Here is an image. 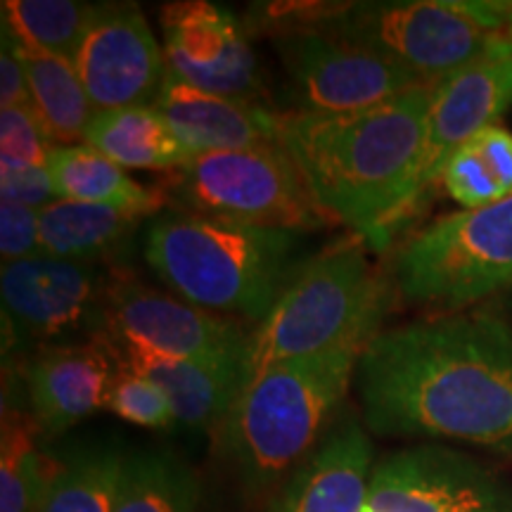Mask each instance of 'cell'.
<instances>
[{"mask_svg": "<svg viewBox=\"0 0 512 512\" xmlns=\"http://www.w3.org/2000/svg\"><path fill=\"white\" fill-rule=\"evenodd\" d=\"M363 422L380 437L460 441L512 458V325L439 316L377 332L356 370Z\"/></svg>", "mask_w": 512, "mask_h": 512, "instance_id": "obj_1", "label": "cell"}, {"mask_svg": "<svg viewBox=\"0 0 512 512\" xmlns=\"http://www.w3.org/2000/svg\"><path fill=\"white\" fill-rule=\"evenodd\" d=\"M434 83L347 114L294 112L280 119V145L332 219L384 249L411 216L415 169Z\"/></svg>", "mask_w": 512, "mask_h": 512, "instance_id": "obj_2", "label": "cell"}, {"mask_svg": "<svg viewBox=\"0 0 512 512\" xmlns=\"http://www.w3.org/2000/svg\"><path fill=\"white\" fill-rule=\"evenodd\" d=\"M299 233L214 219L195 211L157 216L145 230V261L176 297L211 313L261 323L290 283Z\"/></svg>", "mask_w": 512, "mask_h": 512, "instance_id": "obj_3", "label": "cell"}, {"mask_svg": "<svg viewBox=\"0 0 512 512\" xmlns=\"http://www.w3.org/2000/svg\"><path fill=\"white\" fill-rule=\"evenodd\" d=\"M373 337L275 363L240 389L221 425V444L249 489L259 494L309 456Z\"/></svg>", "mask_w": 512, "mask_h": 512, "instance_id": "obj_4", "label": "cell"}, {"mask_svg": "<svg viewBox=\"0 0 512 512\" xmlns=\"http://www.w3.org/2000/svg\"><path fill=\"white\" fill-rule=\"evenodd\" d=\"M387 287L361 240L306 259L249 332L242 387L275 363L316 356L361 335H377Z\"/></svg>", "mask_w": 512, "mask_h": 512, "instance_id": "obj_5", "label": "cell"}, {"mask_svg": "<svg viewBox=\"0 0 512 512\" xmlns=\"http://www.w3.org/2000/svg\"><path fill=\"white\" fill-rule=\"evenodd\" d=\"M406 302L458 311L512 285V195L434 221L396 259Z\"/></svg>", "mask_w": 512, "mask_h": 512, "instance_id": "obj_6", "label": "cell"}, {"mask_svg": "<svg viewBox=\"0 0 512 512\" xmlns=\"http://www.w3.org/2000/svg\"><path fill=\"white\" fill-rule=\"evenodd\" d=\"M323 27L361 43L425 83H439L486 57L510 53V38L477 22L467 0L358 3Z\"/></svg>", "mask_w": 512, "mask_h": 512, "instance_id": "obj_7", "label": "cell"}, {"mask_svg": "<svg viewBox=\"0 0 512 512\" xmlns=\"http://www.w3.org/2000/svg\"><path fill=\"white\" fill-rule=\"evenodd\" d=\"M178 171L181 197L195 214L292 233L335 221L280 143L197 155Z\"/></svg>", "mask_w": 512, "mask_h": 512, "instance_id": "obj_8", "label": "cell"}, {"mask_svg": "<svg viewBox=\"0 0 512 512\" xmlns=\"http://www.w3.org/2000/svg\"><path fill=\"white\" fill-rule=\"evenodd\" d=\"M278 50L297 93L299 112L347 114L377 107L422 86V79L323 24L292 27Z\"/></svg>", "mask_w": 512, "mask_h": 512, "instance_id": "obj_9", "label": "cell"}, {"mask_svg": "<svg viewBox=\"0 0 512 512\" xmlns=\"http://www.w3.org/2000/svg\"><path fill=\"white\" fill-rule=\"evenodd\" d=\"M110 339L174 358L197 361H245L249 335L235 320L216 316L176 294H164L131 275L107 283L105 313Z\"/></svg>", "mask_w": 512, "mask_h": 512, "instance_id": "obj_10", "label": "cell"}, {"mask_svg": "<svg viewBox=\"0 0 512 512\" xmlns=\"http://www.w3.org/2000/svg\"><path fill=\"white\" fill-rule=\"evenodd\" d=\"M363 512H512V486L446 446H415L373 467Z\"/></svg>", "mask_w": 512, "mask_h": 512, "instance_id": "obj_11", "label": "cell"}, {"mask_svg": "<svg viewBox=\"0 0 512 512\" xmlns=\"http://www.w3.org/2000/svg\"><path fill=\"white\" fill-rule=\"evenodd\" d=\"M74 67L95 112L155 107L166 72L164 48L136 5H100Z\"/></svg>", "mask_w": 512, "mask_h": 512, "instance_id": "obj_12", "label": "cell"}, {"mask_svg": "<svg viewBox=\"0 0 512 512\" xmlns=\"http://www.w3.org/2000/svg\"><path fill=\"white\" fill-rule=\"evenodd\" d=\"M162 27L171 74L200 91L256 102L259 64L233 12L207 0L174 3L164 8Z\"/></svg>", "mask_w": 512, "mask_h": 512, "instance_id": "obj_13", "label": "cell"}, {"mask_svg": "<svg viewBox=\"0 0 512 512\" xmlns=\"http://www.w3.org/2000/svg\"><path fill=\"white\" fill-rule=\"evenodd\" d=\"M105 292L95 264L38 254L10 261L0 271L3 313L27 339H57L91 328L105 313Z\"/></svg>", "mask_w": 512, "mask_h": 512, "instance_id": "obj_14", "label": "cell"}, {"mask_svg": "<svg viewBox=\"0 0 512 512\" xmlns=\"http://www.w3.org/2000/svg\"><path fill=\"white\" fill-rule=\"evenodd\" d=\"M510 107L512 50L486 57L434 83L422 152L415 169L411 214L420 207L427 190L439 183L453 152L472 143L489 126L501 124V117Z\"/></svg>", "mask_w": 512, "mask_h": 512, "instance_id": "obj_15", "label": "cell"}, {"mask_svg": "<svg viewBox=\"0 0 512 512\" xmlns=\"http://www.w3.org/2000/svg\"><path fill=\"white\" fill-rule=\"evenodd\" d=\"M107 339L50 347L24 366V382L38 430L60 434L107 406L114 380Z\"/></svg>", "mask_w": 512, "mask_h": 512, "instance_id": "obj_16", "label": "cell"}, {"mask_svg": "<svg viewBox=\"0 0 512 512\" xmlns=\"http://www.w3.org/2000/svg\"><path fill=\"white\" fill-rule=\"evenodd\" d=\"M155 110L166 119L190 157L280 143L283 117L259 102L223 98L192 88L171 72H166Z\"/></svg>", "mask_w": 512, "mask_h": 512, "instance_id": "obj_17", "label": "cell"}, {"mask_svg": "<svg viewBox=\"0 0 512 512\" xmlns=\"http://www.w3.org/2000/svg\"><path fill=\"white\" fill-rule=\"evenodd\" d=\"M373 475V444L354 415L302 460L273 512H363Z\"/></svg>", "mask_w": 512, "mask_h": 512, "instance_id": "obj_18", "label": "cell"}, {"mask_svg": "<svg viewBox=\"0 0 512 512\" xmlns=\"http://www.w3.org/2000/svg\"><path fill=\"white\" fill-rule=\"evenodd\" d=\"M121 366L152 377L174 406L176 425L190 434H207L223 425L242 389V358L197 361V358L162 356L140 347L107 339Z\"/></svg>", "mask_w": 512, "mask_h": 512, "instance_id": "obj_19", "label": "cell"}, {"mask_svg": "<svg viewBox=\"0 0 512 512\" xmlns=\"http://www.w3.org/2000/svg\"><path fill=\"white\" fill-rule=\"evenodd\" d=\"M48 174L57 200L98 204L136 219L157 214L164 204L162 192L136 183L119 164L86 143L53 147Z\"/></svg>", "mask_w": 512, "mask_h": 512, "instance_id": "obj_20", "label": "cell"}, {"mask_svg": "<svg viewBox=\"0 0 512 512\" xmlns=\"http://www.w3.org/2000/svg\"><path fill=\"white\" fill-rule=\"evenodd\" d=\"M83 143L121 169H183L192 159L155 107L95 112Z\"/></svg>", "mask_w": 512, "mask_h": 512, "instance_id": "obj_21", "label": "cell"}, {"mask_svg": "<svg viewBox=\"0 0 512 512\" xmlns=\"http://www.w3.org/2000/svg\"><path fill=\"white\" fill-rule=\"evenodd\" d=\"M15 50L29 81L31 110L36 112L50 143L55 147L72 145L86 138L95 107L83 88L74 60L27 48L17 41Z\"/></svg>", "mask_w": 512, "mask_h": 512, "instance_id": "obj_22", "label": "cell"}, {"mask_svg": "<svg viewBox=\"0 0 512 512\" xmlns=\"http://www.w3.org/2000/svg\"><path fill=\"white\" fill-rule=\"evenodd\" d=\"M43 254L95 264L131 238L140 219L117 209L55 200L38 211Z\"/></svg>", "mask_w": 512, "mask_h": 512, "instance_id": "obj_23", "label": "cell"}, {"mask_svg": "<svg viewBox=\"0 0 512 512\" xmlns=\"http://www.w3.org/2000/svg\"><path fill=\"white\" fill-rule=\"evenodd\" d=\"M197 482L181 460L164 451L124 458L114 512H195Z\"/></svg>", "mask_w": 512, "mask_h": 512, "instance_id": "obj_24", "label": "cell"}, {"mask_svg": "<svg viewBox=\"0 0 512 512\" xmlns=\"http://www.w3.org/2000/svg\"><path fill=\"white\" fill-rule=\"evenodd\" d=\"M124 453L83 448L55 465L38 512H114Z\"/></svg>", "mask_w": 512, "mask_h": 512, "instance_id": "obj_25", "label": "cell"}, {"mask_svg": "<svg viewBox=\"0 0 512 512\" xmlns=\"http://www.w3.org/2000/svg\"><path fill=\"white\" fill-rule=\"evenodd\" d=\"M98 12L76 0H5L3 29L22 46L74 60Z\"/></svg>", "mask_w": 512, "mask_h": 512, "instance_id": "obj_26", "label": "cell"}, {"mask_svg": "<svg viewBox=\"0 0 512 512\" xmlns=\"http://www.w3.org/2000/svg\"><path fill=\"white\" fill-rule=\"evenodd\" d=\"M53 467L43 465L34 427L15 408L3 411L0 439V512H38Z\"/></svg>", "mask_w": 512, "mask_h": 512, "instance_id": "obj_27", "label": "cell"}, {"mask_svg": "<svg viewBox=\"0 0 512 512\" xmlns=\"http://www.w3.org/2000/svg\"><path fill=\"white\" fill-rule=\"evenodd\" d=\"M105 408L117 418L147 430H169L176 425L174 406L164 389L152 377L128 366H119V373L114 375Z\"/></svg>", "mask_w": 512, "mask_h": 512, "instance_id": "obj_28", "label": "cell"}, {"mask_svg": "<svg viewBox=\"0 0 512 512\" xmlns=\"http://www.w3.org/2000/svg\"><path fill=\"white\" fill-rule=\"evenodd\" d=\"M439 183L444 185L448 197L463 207V211L489 207V204L508 197V192L491 171V166L486 164L475 143H467L453 152Z\"/></svg>", "mask_w": 512, "mask_h": 512, "instance_id": "obj_29", "label": "cell"}, {"mask_svg": "<svg viewBox=\"0 0 512 512\" xmlns=\"http://www.w3.org/2000/svg\"><path fill=\"white\" fill-rule=\"evenodd\" d=\"M53 147L31 107H0V162L5 166H48Z\"/></svg>", "mask_w": 512, "mask_h": 512, "instance_id": "obj_30", "label": "cell"}, {"mask_svg": "<svg viewBox=\"0 0 512 512\" xmlns=\"http://www.w3.org/2000/svg\"><path fill=\"white\" fill-rule=\"evenodd\" d=\"M43 254L38 211L17 202H0V256L3 264Z\"/></svg>", "mask_w": 512, "mask_h": 512, "instance_id": "obj_31", "label": "cell"}, {"mask_svg": "<svg viewBox=\"0 0 512 512\" xmlns=\"http://www.w3.org/2000/svg\"><path fill=\"white\" fill-rule=\"evenodd\" d=\"M0 197L41 211L57 200L48 166H5L0 164Z\"/></svg>", "mask_w": 512, "mask_h": 512, "instance_id": "obj_32", "label": "cell"}, {"mask_svg": "<svg viewBox=\"0 0 512 512\" xmlns=\"http://www.w3.org/2000/svg\"><path fill=\"white\" fill-rule=\"evenodd\" d=\"M0 105L31 107L27 74H24V67L15 50V41H12L8 29H3V50H0Z\"/></svg>", "mask_w": 512, "mask_h": 512, "instance_id": "obj_33", "label": "cell"}, {"mask_svg": "<svg viewBox=\"0 0 512 512\" xmlns=\"http://www.w3.org/2000/svg\"><path fill=\"white\" fill-rule=\"evenodd\" d=\"M472 143L482 152L486 164L491 166L505 192L512 195V131L503 124H494L479 133Z\"/></svg>", "mask_w": 512, "mask_h": 512, "instance_id": "obj_34", "label": "cell"}, {"mask_svg": "<svg viewBox=\"0 0 512 512\" xmlns=\"http://www.w3.org/2000/svg\"><path fill=\"white\" fill-rule=\"evenodd\" d=\"M505 36H508L512 43V3H510V12H508V27H505Z\"/></svg>", "mask_w": 512, "mask_h": 512, "instance_id": "obj_35", "label": "cell"}]
</instances>
